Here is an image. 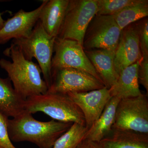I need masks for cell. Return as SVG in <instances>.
<instances>
[{"label":"cell","mask_w":148,"mask_h":148,"mask_svg":"<svg viewBox=\"0 0 148 148\" xmlns=\"http://www.w3.org/2000/svg\"><path fill=\"white\" fill-rule=\"evenodd\" d=\"M3 53L10 58L12 62L2 58L0 67L7 73L14 89L24 100L47 92L48 88L42 78L39 66L26 59L18 46L12 43Z\"/></svg>","instance_id":"obj_1"},{"label":"cell","mask_w":148,"mask_h":148,"mask_svg":"<svg viewBox=\"0 0 148 148\" xmlns=\"http://www.w3.org/2000/svg\"><path fill=\"white\" fill-rule=\"evenodd\" d=\"M73 124L53 119L47 122L39 121L27 112L20 116L7 120L8 130L11 141L30 142L40 148H52L56 141Z\"/></svg>","instance_id":"obj_2"},{"label":"cell","mask_w":148,"mask_h":148,"mask_svg":"<svg viewBox=\"0 0 148 148\" xmlns=\"http://www.w3.org/2000/svg\"><path fill=\"white\" fill-rule=\"evenodd\" d=\"M24 108L32 114L42 112L56 121L86 126L82 112L67 94L47 92L32 96L25 100Z\"/></svg>","instance_id":"obj_3"},{"label":"cell","mask_w":148,"mask_h":148,"mask_svg":"<svg viewBox=\"0 0 148 148\" xmlns=\"http://www.w3.org/2000/svg\"><path fill=\"white\" fill-rule=\"evenodd\" d=\"M56 38L48 34L38 20L29 37L12 40L26 59L30 61L33 58L36 59L48 89L52 80L51 60Z\"/></svg>","instance_id":"obj_4"},{"label":"cell","mask_w":148,"mask_h":148,"mask_svg":"<svg viewBox=\"0 0 148 148\" xmlns=\"http://www.w3.org/2000/svg\"><path fill=\"white\" fill-rule=\"evenodd\" d=\"M97 11V0H69L57 37L77 41L82 45L86 29Z\"/></svg>","instance_id":"obj_5"},{"label":"cell","mask_w":148,"mask_h":148,"mask_svg":"<svg viewBox=\"0 0 148 148\" xmlns=\"http://www.w3.org/2000/svg\"><path fill=\"white\" fill-rule=\"evenodd\" d=\"M121 32L112 15L96 14L85 33L84 49H103L115 52Z\"/></svg>","instance_id":"obj_6"},{"label":"cell","mask_w":148,"mask_h":148,"mask_svg":"<svg viewBox=\"0 0 148 148\" xmlns=\"http://www.w3.org/2000/svg\"><path fill=\"white\" fill-rule=\"evenodd\" d=\"M112 129L148 134V95L121 99L117 106Z\"/></svg>","instance_id":"obj_7"},{"label":"cell","mask_w":148,"mask_h":148,"mask_svg":"<svg viewBox=\"0 0 148 148\" xmlns=\"http://www.w3.org/2000/svg\"><path fill=\"white\" fill-rule=\"evenodd\" d=\"M53 52L54 55L51 60V70L60 68L77 69L90 74L103 82L88 58L82 45L77 41L56 37Z\"/></svg>","instance_id":"obj_8"},{"label":"cell","mask_w":148,"mask_h":148,"mask_svg":"<svg viewBox=\"0 0 148 148\" xmlns=\"http://www.w3.org/2000/svg\"><path fill=\"white\" fill-rule=\"evenodd\" d=\"M51 84L47 92L67 94L88 92L106 87L103 82L86 72L71 68L52 69Z\"/></svg>","instance_id":"obj_9"},{"label":"cell","mask_w":148,"mask_h":148,"mask_svg":"<svg viewBox=\"0 0 148 148\" xmlns=\"http://www.w3.org/2000/svg\"><path fill=\"white\" fill-rule=\"evenodd\" d=\"M47 0L43 1L41 5L32 11L21 9L11 18L5 21L0 30V44L6 43L11 39L28 38L39 19L42 10Z\"/></svg>","instance_id":"obj_10"},{"label":"cell","mask_w":148,"mask_h":148,"mask_svg":"<svg viewBox=\"0 0 148 148\" xmlns=\"http://www.w3.org/2000/svg\"><path fill=\"white\" fill-rule=\"evenodd\" d=\"M142 58L135 22L121 30L114 58L117 73L119 75L123 69L140 61Z\"/></svg>","instance_id":"obj_11"},{"label":"cell","mask_w":148,"mask_h":148,"mask_svg":"<svg viewBox=\"0 0 148 148\" xmlns=\"http://www.w3.org/2000/svg\"><path fill=\"white\" fill-rule=\"evenodd\" d=\"M67 94L82 112L86 126L88 129L101 115L112 98L109 89L106 87L88 92H70Z\"/></svg>","instance_id":"obj_12"},{"label":"cell","mask_w":148,"mask_h":148,"mask_svg":"<svg viewBox=\"0 0 148 148\" xmlns=\"http://www.w3.org/2000/svg\"><path fill=\"white\" fill-rule=\"evenodd\" d=\"M84 51L106 87L110 89L115 84L119 77L114 64L115 52L103 49Z\"/></svg>","instance_id":"obj_13"},{"label":"cell","mask_w":148,"mask_h":148,"mask_svg":"<svg viewBox=\"0 0 148 148\" xmlns=\"http://www.w3.org/2000/svg\"><path fill=\"white\" fill-rule=\"evenodd\" d=\"M69 2V0H47L43 7L39 20L51 36H58Z\"/></svg>","instance_id":"obj_14"},{"label":"cell","mask_w":148,"mask_h":148,"mask_svg":"<svg viewBox=\"0 0 148 148\" xmlns=\"http://www.w3.org/2000/svg\"><path fill=\"white\" fill-rule=\"evenodd\" d=\"M99 143L103 148H148V134L112 129Z\"/></svg>","instance_id":"obj_15"},{"label":"cell","mask_w":148,"mask_h":148,"mask_svg":"<svg viewBox=\"0 0 148 148\" xmlns=\"http://www.w3.org/2000/svg\"><path fill=\"white\" fill-rule=\"evenodd\" d=\"M140 61L128 66L121 72L116 82L109 89L112 97L126 99L143 94L139 88L138 77Z\"/></svg>","instance_id":"obj_16"},{"label":"cell","mask_w":148,"mask_h":148,"mask_svg":"<svg viewBox=\"0 0 148 148\" xmlns=\"http://www.w3.org/2000/svg\"><path fill=\"white\" fill-rule=\"evenodd\" d=\"M24 100L12 87L9 78L0 77V111L6 116L15 118L26 112Z\"/></svg>","instance_id":"obj_17"},{"label":"cell","mask_w":148,"mask_h":148,"mask_svg":"<svg viewBox=\"0 0 148 148\" xmlns=\"http://www.w3.org/2000/svg\"><path fill=\"white\" fill-rule=\"evenodd\" d=\"M121 99L112 97L98 119L88 130L85 139L99 143L112 130L117 106Z\"/></svg>","instance_id":"obj_18"},{"label":"cell","mask_w":148,"mask_h":148,"mask_svg":"<svg viewBox=\"0 0 148 148\" xmlns=\"http://www.w3.org/2000/svg\"><path fill=\"white\" fill-rule=\"evenodd\" d=\"M148 16V0H138L135 3L126 7L113 15L115 21L121 30L130 24Z\"/></svg>","instance_id":"obj_19"},{"label":"cell","mask_w":148,"mask_h":148,"mask_svg":"<svg viewBox=\"0 0 148 148\" xmlns=\"http://www.w3.org/2000/svg\"><path fill=\"white\" fill-rule=\"evenodd\" d=\"M88 128L85 125L73 123L66 132L56 141L52 148H76L85 139Z\"/></svg>","instance_id":"obj_20"},{"label":"cell","mask_w":148,"mask_h":148,"mask_svg":"<svg viewBox=\"0 0 148 148\" xmlns=\"http://www.w3.org/2000/svg\"><path fill=\"white\" fill-rule=\"evenodd\" d=\"M138 0H97L98 15H114Z\"/></svg>","instance_id":"obj_21"},{"label":"cell","mask_w":148,"mask_h":148,"mask_svg":"<svg viewBox=\"0 0 148 148\" xmlns=\"http://www.w3.org/2000/svg\"><path fill=\"white\" fill-rule=\"evenodd\" d=\"M136 24L142 56H148V17L136 21Z\"/></svg>","instance_id":"obj_22"},{"label":"cell","mask_w":148,"mask_h":148,"mask_svg":"<svg viewBox=\"0 0 148 148\" xmlns=\"http://www.w3.org/2000/svg\"><path fill=\"white\" fill-rule=\"evenodd\" d=\"M8 117L0 111V147L16 148L14 147L10 138L7 127Z\"/></svg>","instance_id":"obj_23"},{"label":"cell","mask_w":148,"mask_h":148,"mask_svg":"<svg viewBox=\"0 0 148 148\" xmlns=\"http://www.w3.org/2000/svg\"><path fill=\"white\" fill-rule=\"evenodd\" d=\"M139 82L148 92V56H143L139 63L138 69Z\"/></svg>","instance_id":"obj_24"},{"label":"cell","mask_w":148,"mask_h":148,"mask_svg":"<svg viewBox=\"0 0 148 148\" xmlns=\"http://www.w3.org/2000/svg\"><path fill=\"white\" fill-rule=\"evenodd\" d=\"M76 148H103L99 143L92 142L87 139L83 140Z\"/></svg>","instance_id":"obj_25"},{"label":"cell","mask_w":148,"mask_h":148,"mask_svg":"<svg viewBox=\"0 0 148 148\" xmlns=\"http://www.w3.org/2000/svg\"><path fill=\"white\" fill-rule=\"evenodd\" d=\"M5 22V21L3 19L1 12H0V30L3 27Z\"/></svg>","instance_id":"obj_26"},{"label":"cell","mask_w":148,"mask_h":148,"mask_svg":"<svg viewBox=\"0 0 148 148\" xmlns=\"http://www.w3.org/2000/svg\"><path fill=\"white\" fill-rule=\"evenodd\" d=\"M0 148H1L0 147Z\"/></svg>","instance_id":"obj_27"}]
</instances>
